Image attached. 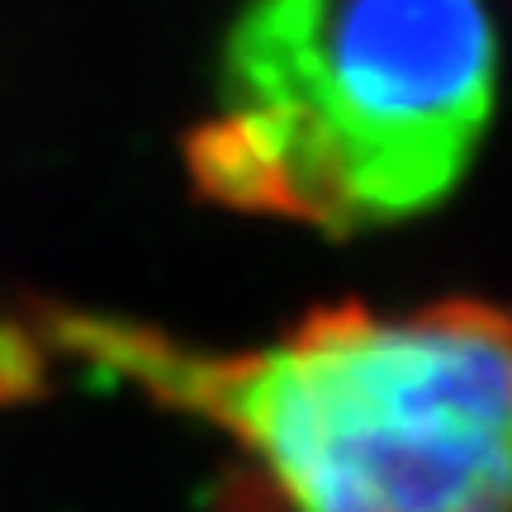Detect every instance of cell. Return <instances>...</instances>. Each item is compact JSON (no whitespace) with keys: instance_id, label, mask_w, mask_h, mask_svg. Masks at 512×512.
I'll list each match as a JSON object with an SVG mask.
<instances>
[{"instance_id":"6da1fadb","label":"cell","mask_w":512,"mask_h":512,"mask_svg":"<svg viewBox=\"0 0 512 512\" xmlns=\"http://www.w3.org/2000/svg\"><path fill=\"white\" fill-rule=\"evenodd\" d=\"M43 328L228 432L285 512H512L508 304H328L238 356L95 313L48 309Z\"/></svg>"},{"instance_id":"7a4b0ae2","label":"cell","mask_w":512,"mask_h":512,"mask_svg":"<svg viewBox=\"0 0 512 512\" xmlns=\"http://www.w3.org/2000/svg\"><path fill=\"white\" fill-rule=\"evenodd\" d=\"M494 91L479 0H247L185 166L223 209L356 233L456 190Z\"/></svg>"},{"instance_id":"3957f363","label":"cell","mask_w":512,"mask_h":512,"mask_svg":"<svg viewBox=\"0 0 512 512\" xmlns=\"http://www.w3.org/2000/svg\"><path fill=\"white\" fill-rule=\"evenodd\" d=\"M38 380V351L24 342L19 328H0V399L29 394Z\"/></svg>"}]
</instances>
